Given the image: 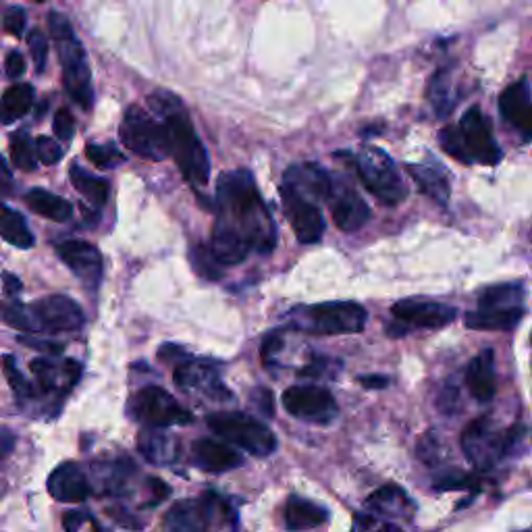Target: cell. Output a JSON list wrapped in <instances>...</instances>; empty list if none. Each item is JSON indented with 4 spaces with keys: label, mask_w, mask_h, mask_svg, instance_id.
<instances>
[{
    "label": "cell",
    "mask_w": 532,
    "mask_h": 532,
    "mask_svg": "<svg viewBox=\"0 0 532 532\" xmlns=\"http://www.w3.org/2000/svg\"><path fill=\"white\" fill-rule=\"evenodd\" d=\"M277 229L250 171L223 173L217 183V223L210 250L223 266L244 262L250 252L269 254Z\"/></svg>",
    "instance_id": "cell-1"
},
{
    "label": "cell",
    "mask_w": 532,
    "mask_h": 532,
    "mask_svg": "<svg viewBox=\"0 0 532 532\" xmlns=\"http://www.w3.org/2000/svg\"><path fill=\"white\" fill-rule=\"evenodd\" d=\"M148 104L158 117H163L171 154L179 171L196 190H202L210 177V161L185 106L169 92H154Z\"/></svg>",
    "instance_id": "cell-2"
},
{
    "label": "cell",
    "mask_w": 532,
    "mask_h": 532,
    "mask_svg": "<svg viewBox=\"0 0 532 532\" xmlns=\"http://www.w3.org/2000/svg\"><path fill=\"white\" fill-rule=\"evenodd\" d=\"M48 25H50V34L55 38V44L59 48V61L63 67V82L67 92L79 106H82V109H90L94 92H92V73L86 50L75 36L71 23L65 15L50 13Z\"/></svg>",
    "instance_id": "cell-3"
},
{
    "label": "cell",
    "mask_w": 532,
    "mask_h": 532,
    "mask_svg": "<svg viewBox=\"0 0 532 532\" xmlns=\"http://www.w3.org/2000/svg\"><path fill=\"white\" fill-rule=\"evenodd\" d=\"M356 173L364 188L387 206H397L408 198V188L391 156L375 146H364L352 156Z\"/></svg>",
    "instance_id": "cell-4"
},
{
    "label": "cell",
    "mask_w": 532,
    "mask_h": 532,
    "mask_svg": "<svg viewBox=\"0 0 532 532\" xmlns=\"http://www.w3.org/2000/svg\"><path fill=\"white\" fill-rule=\"evenodd\" d=\"M520 431V427L501 431L491 418H476L462 433V449L476 470H489L510 454Z\"/></svg>",
    "instance_id": "cell-5"
},
{
    "label": "cell",
    "mask_w": 532,
    "mask_h": 532,
    "mask_svg": "<svg viewBox=\"0 0 532 532\" xmlns=\"http://www.w3.org/2000/svg\"><path fill=\"white\" fill-rule=\"evenodd\" d=\"M208 429L221 439L242 447L256 458L271 456L277 449V437L260 420L239 412H217L206 418Z\"/></svg>",
    "instance_id": "cell-6"
},
{
    "label": "cell",
    "mask_w": 532,
    "mask_h": 532,
    "mask_svg": "<svg viewBox=\"0 0 532 532\" xmlns=\"http://www.w3.org/2000/svg\"><path fill=\"white\" fill-rule=\"evenodd\" d=\"M119 133L123 144L146 161L158 163L171 154L165 123L150 117L140 106H129L125 111Z\"/></svg>",
    "instance_id": "cell-7"
},
{
    "label": "cell",
    "mask_w": 532,
    "mask_h": 532,
    "mask_svg": "<svg viewBox=\"0 0 532 532\" xmlns=\"http://www.w3.org/2000/svg\"><path fill=\"white\" fill-rule=\"evenodd\" d=\"M300 329L312 335H354L366 327V310L356 302H325L304 308Z\"/></svg>",
    "instance_id": "cell-8"
},
{
    "label": "cell",
    "mask_w": 532,
    "mask_h": 532,
    "mask_svg": "<svg viewBox=\"0 0 532 532\" xmlns=\"http://www.w3.org/2000/svg\"><path fill=\"white\" fill-rule=\"evenodd\" d=\"M129 414L152 429L173 427V424L185 427V424L194 420V416L185 408H181L169 391L156 385L144 387L131 397Z\"/></svg>",
    "instance_id": "cell-9"
},
{
    "label": "cell",
    "mask_w": 532,
    "mask_h": 532,
    "mask_svg": "<svg viewBox=\"0 0 532 532\" xmlns=\"http://www.w3.org/2000/svg\"><path fill=\"white\" fill-rule=\"evenodd\" d=\"M283 406L287 414L312 424H329L339 412L331 391L316 385L289 387L283 393Z\"/></svg>",
    "instance_id": "cell-10"
},
{
    "label": "cell",
    "mask_w": 532,
    "mask_h": 532,
    "mask_svg": "<svg viewBox=\"0 0 532 532\" xmlns=\"http://www.w3.org/2000/svg\"><path fill=\"white\" fill-rule=\"evenodd\" d=\"M458 127L464 138L470 165L481 163L487 167H495L501 163L503 152L493 138V129H491L489 119L483 115V111L478 109V106H472V109L466 111Z\"/></svg>",
    "instance_id": "cell-11"
},
{
    "label": "cell",
    "mask_w": 532,
    "mask_h": 532,
    "mask_svg": "<svg viewBox=\"0 0 532 532\" xmlns=\"http://www.w3.org/2000/svg\"><path fill=\"white\" fill-rule=\"evenodd\" d=\"M281 200L285 215L294 227V233L298 237L300 244H316L321 242V237L325 233V219L321 208L316 206V202L304 198L296 190H291L289 185L281 183Z\"/></svg>",
    "instance_id": "cell-12"
},
{
    "label": "cell",
    "mask_w": 532,
    "mask_h": 532,
    "mask_svg": "<svg viewBox=\"0 0 532 532\" xmlns=\"http://www.w3.org/2000/svg\"><path fill=\"white\" fill-rule=\"evenodd\" d=\"M391 314L397 318L399 323H404L408 327H418V329H443L456 321V308L447 306L441 302L433 300H422V298H408L399 300L393 304Z\"/></svg>",
    "instance_id": "cell-13"
},
{
    "label": "cell",
    "mask_w": 532,
    "mask_h": 532,
    "mask_svg": "<svg viewBox=\"0 0 532 532\" xmlns=\"http://www.w3.org/2000/svg\"><path fill=\"white\" fill-rule=\"evenodd\" d=\"M36 318L38 331H52V333H67L82 329L86 323V316L73 300L67 296H48L38 300L30 306Z\"/></svg>",
    "instance_id": "cell-14"
},
{
    "label": "cell",
    "mask_w": 532,
    "mask_h": 532,
    "mask_svg": "<svg viewBox=\"0 0 532 532\" xmlns=\"http://www.w3.org/2000/svg\"><path fill=\"white\" fill-rule=\"evenodd\" d=\"M59 258L69 266V271L86 287L96 289L102 279V254L96 246L84 239H67L57 246Z\"/></svg>",
    "instance_id": "cell-15"
},
{
    "label": "cell",
    "mask_w": 532,
    "mask_h": 532,
    "mask_svg": "<svg viewBox=\"0 0 532 532\" xmlns=\"http://www.w3.org/2000/svg\"><path fill=\"white\" fill-rule=\"evenodd\" d=\"M327 200L331 206V215H333L335 225L345 233L358 231L370 221L368 204L354 188H350V185L333 181L331 194Z\"/></svg>",
    "instance_id": "cell-16"
},
{
    "label": "cell",
    "mask_w": 532,
    "mask_h": 532,
    "mask_svg": "<svg viewBox=\"0 0 532 532\" xmlns=\"http://www.w3.org/2000/svg\"><path fill=\"white\" fill-rule=\"evenodd\" d=\"M175 383L185 389V391H194V393H204L210 399H217V402H223V399H231L229 389L221 383L217 370L212 368L206 362H196V360H185L177 364L175 368Z\"/></svg>",
    "instance_id": "cell-17"
},
{
    "label": "cell",
    "mask_w": 532,
    "mask_h": 532,
    "mask_svg": "<svg viewBox=\"0 0 532 532\" xmlns=\"http://www.w3.org/2000/svg\"><path fill=\"white\" fill-rule=\"evenodd\" d=\"M48 491L61 503H82L90 495V483L84 470L73 462H65L48 476Z\"/></svg>",
    "instance_id": "cell-18"
},
{
    "label": "cell",
    "mask_w": 532,
    "mask_h": 532,
    "mask_svg": "<svg viewBox=\"0 0 532 532\" xmlns=\"http://www.w3.org/2000/svg\"><path fill=\"white\" fill-rule=\"evenodd\" d=\"M212 495L200 501H179L165 516V532H206L210 522Z\"/></svg>",
    "instance_id": "cell-19"
},
{
    "label": "cell",
    "mask_w": 532,
    "mask_h": 532,
    "mask_svg": "<svg viewBox=\"0 0 532 532\" xmlns=\"http://www.w3.org/2000/svg\"><path fill=\"white\" fill-rule=\"evenodd\" d=\"M192 462L204 472L223 474L239 468L244 460L227 443L215 439H198L192 445Z\"/></svg>",
    "instance_id": "cell-20"
},
{
    "label": "cell",
    "mask_w": 532,
    "mask_h": 532,
    "mask_svg": "<svg viewBox=\"0 0 532 532\" xmlns=\"http://www.w3.org/2000/svg\"><path fill=\"white\" fill-rule=\"evenodd\" d=\"M42 391H69L82 375V364L75 360H63L61 364L50 358H38L30 364Z\"/></svg>",
    "instance_id": "cell-21"
},
{
    "label": "cell",
    "mask_w": 532,
    "mask_h": 532,
    "mask_svg": "<svg viewBox=\"0 0 532 532\" xmlns=\"http://www.w3.org/2000/svg\"><path fill=\"white\" fill-rule=\"evenodd\" d=\"M499 111L514 127L524 131L526 136H532V96L528 88V79L505 88L499 96Z\"/></svg>",
    "instance_id": "cell-22"
},
{
    "label": "cell",
    "mask_w": 532,
    "mask_h": 532,
    "mask_svg": "<svg viewBox=\"0 0 532 532\" xmlns=\"http://www.w3.org/2000/svg\"><path fill=\"white\" fill-rule=\"evenodd\" d=\"M283 183L289 185L291 190L302 194L304 198L316 202L329 198L333 179L318 165H294L287 169Z\"/></svg>",
    "instance_id": "cell-23"
},
{
    "label": "cell",
    "mask_w": 532,
    "mask_h": 532,
    "mask_svg": "<svg viewBox=\"0 0 532 532\" xmlns=\"http://www.w3.org/2000/svg\"><path fill=\"white\" fill-rule=\"evenodd\" d=\"M466 387L476 402H491L497 391L495 375V352L485 350L472 358L466 368Z\"/></svg>",
    "instance_id": "cell-24"
},
{
    "label": "cell",
    "mask_w": 532,
    "mask_h": 532,
    "mask_svg": "<svg viewBox=\"0 0 532 532\" xmlns=\"http://www.w3.org/2000/svg\"><path fill=\"white\" fill-rule=\"evenodd\" d=\"M408 173L416 181L422 194H427L439 206H445L451 196V185L445 169L439 163H424V165H406Z\"/></svg>",
    "instance_id": "cell-25"
},
{
    "label": "cell",
    "mask_w": 532,
    "mask_h": 532,
    "mask_svg": "<svg viewBox=\"0 0 532 532\" xmlns=\"http://www.w3.org/2000/svg\"><path fill=\"white\" fill-rule=\"evenodd\" d=\"M366 505L370 508V512H375V516L404 518V520H410L416 510V505L408 499L404 489H399L395 485H387L372 493L366 499Z\"/></svg>",
    "instance_id": "cell-26"
},
{
    "label": "cell",
    "mask_w": 532,
    "mask_h": 532,
    "mask_svg": "<svg viewBox=\"0 0 532 532\" xmlns=\"http://www.w3.org/2000/svg\"><path fill=\"white\" fill-rule=\"evenodd\" d=\"M524 316V308H478L468 312L464 323L476 331H510Z\"/></svg>",
    "instance_id": "cell-27"
},
{
    "label": "cell",
    "mask_w": 532,
    "mask_h": 532,
    "mask_svg": "<svg viewBox=\"0 0 532 532\" xmlns=\"http://www.w3.org/2000/svg\"><path fill=\"white\" fill-rule=\"evenodd\" d=\"M329 520V512L321 505H316L302 497H289L285 505V524L289 530L300 532L308 528H316Z\"/></svg>",
    "instance_id": "cell-28"
},
{
    "label": "cell",
    "mask_w": 532,
    "mask_h": 532,
    "mask_svg": "<svg viewBox=\"0 0 532 532\" xmlns=\"http://www.w3.org/2000/svg\"><path fill=\"white\" fill-rule=\"evenodd\" d=\"M25 204H28L36 215L48 219V221H55V223H65L71 219L73 215V206L57 196V194H50L46 190H30L28 194H25Z\"/></svg>",
    "instance_id": "cell-29"
},
{
    "label": "cell",
    "mask_w": 532,
    "mask_h": 532,
    "mask_svg": "<svg viewBox=\"0 0 532 532\" xmlns=\"http://www.w3.org/2000/svg\"><path fill=\"white\" fill-rule=\"evenodd\" d=\"M0 237L21 250L34 246V235L23 215L7 204H0Z\"/></svg>",
    "instance_id": "cell-30"
},
{
    "label": "cell",
    "mask_w": 532,
    "mask_h": 532,
    "mask_svg": "<svg viewBox=\"0 0 532 532\" xmlns=\"http://www.w3.org/2000/svg\"><path fill=\"white\" fill-rule=\"evenodd\" d=\"M34 104V88L30 84H15L11 86L3 100H0V123H15Z\"/></svg>",
    "instance_id": "cell-31"
},
{
    "label": "cell",
    "mask_w": 532,
    "mask_h": 532,
    "mask_svg": "<svg viewBox=\"0 0 532 532\" xmlns=\"http://www.w3.org/2000/svg\"><path fill=\"white\" fill-rule=\"evenodd\" d=\"M524 285L522 283H499L483 289L478 296V308H522Z\"/></svg>",
    "instance_id": "cell-32"
},
{
    "label": "cell",
    "mask_w": 532,
    "mask_h": 532,
    "mask_svg": "<svg viewBox=\"0 0 532 532\" xmlns=\"http://www.w3.org/2000/svg\"><path fill=\"white\" fill-rule=\"evenodd\" d=\"M71 183H73V188L94 206H104L106 200H109V192H111L109 181L86 173L82 167H77V165L71 167Z\"/></svg>",
    "instance_id": "cell-33"
},
{
    "label": "cell",
    "mask_w": 532,
    "mask_h": 532,
    "mask_svg": "<svg viewBox=\"0 0 532 532\" xmlns=\"http://www.w3.org/2000/svg\"><path fill=\"white\" fill-rule=\"evenodd\" d=\"M451 92H454V79H451V71L443 67L431 79V102L437 106L439 115L454 111L456 100H451Z\"/></svg>",
    "instance_id": "cell-34"
},
{
    "label": "cell",
    "mask_w": 532,
    "mask_h": 532,
    "mask_svg": "<svg viewBox=\"0 0 532 532\" xmlns=\"http://www.w3.org/2000/svg\"><path fill=\"white\" fill-rule=\"evenodd\" d=\"M0 318H3L9 327H15L19 331L38 333V325H36V318L32 314V308L23 306L17 300H7V302L0 304Z\"/></svg>",
    "instance_id": "cell-35"
},
{
    "label": "cell",
    "mask_w": 532,
    "mask_h": 532,
    "mask_svg": "<svg viewBox=\"0 0 532 532\" xmlns=\"http://www.w3.org/2000/svg\"><path fill=\"white\" fill-rule=\"evenodd\" d=\"M11 158L13 165L21 171H34L38 156H36V142H32L28 131H15L11 138Z\"/></svg>",
    "instance_id": "cell-36"
},
{
    "label": "cell",
    "mask_w": 532,
    "mask_h": 532,
    "mask_svg": "<svg viewBox=\"0 0 532 532\" xmlns=\"http://www.w3.org/2000/svg\"><path fill=\"white\" fill-rule=\"evenodd\" d=\"M171 439L148 429L140 435V451L152 464H167L171 456Z\"/></svg>",
    "instance_id": "cell-37"
},
{
    "label": "cell",
    "mask_w": 532,
    "mask_h": 532,
    "mask_svg": "<svg viewBox=\"0 0 532 532\" xmlns=\"http://www.w3.org/2000/svg\"><path fill=\"white\" fill-rule=\"evenodd\" d=\"M439 144H441L445 154H449L451 158H456V161H460L464 165H470V158H468V152L464 146L460 127H451V125L443 127L439 133Z\"/></svg>",
    "instance_id": "cell-38"
},
{
    "label": "cell",
    "mask_w": 532,
    "mask_h": 532,
    "mask_svg": "<svg viewBox=\"0 0 532 532\" xmlns=\"http://www.w3.org/2000/svg\"><path fill=\"white\" fill-rule=\"evenodd\" d=\"M192 266L200 277H206L212 281H217L221 277V271H223V264L215 258L212 250L202 248V246H196L192 250Z\"/></svg>",
    "instance_id": "cell-39"
},
{
    "label": "cell",
    "mask_w": 532,
    "mask_h": 532,
    "mask_svg": "<svg viewBox=\"0 0 532 532\" xmlns=\"http://www.w3.org/2000/svg\"><path fill=\"white\" fill-rule=\"evenodd\" d=\"M0 364H3V370H5V375H7V381H9L11 389L15 391V397H17V399H21V402H23V399H32V397L36 395L32 383L21 375V370L17 368L13 356H3V360H0Z\"/></svg>",
    "instance_id": "cell-40"
},
{
    "label": "cell",
    "mask_w": 532,
    "mask_h": 532,
    "mask_svg": "<svg viewBox=\"0 0 532 532\" xmlns=\"http://www.w3.org/2000/svg\"><path fill=\"white\" fill-rule=\"evenodd\" d=\"M86 156L100 169H113L115 165H119L123 161V154L113 144H104V146L88 144Z\"/></svg>",
    "instance_id": "cell-41"
},
{
    "label": "cell",
    "mask_w": 532,
    "mask_h": 532,
    "mask_svg": "<svg viewBox=\"0 0 532 532\" xmlns=\"http://www.w3.org/2000/svg\"><path fill=\"white\" fill-rule=\"evenodd\" d=\"M352 532H404L397 524L383 520L381 516L375 514H358L354 518V528Z\"/></svg>",
    "instance_id": "cell-42"
},
{
    "label": "cell",
    "mask_w": 532,
    "mask_h": 532,
    "mask_svg": "<svg viewBox=\"0 0 532 532\" xmlns=\"http://www.w3.org/2000/svg\"><path fill=\"white\" fill-rule=\"evenodd\" d=\"M474 478L470 474H466L464 470L454 468L451 472H443L439 481L435 483V489L439 491H454V489H470L474 487Z\"/></svg>",
    "instance_id": "cell-43"
},
{
    "label": "cell",
    "mask_w": 532,
    "mask_h": 532,
    "mask_svg": "<svg viewBox=\"0 0 532 532\" xmlns=\"http://www.w3.org/2000/svg\"><path fill=\"white\" fill-rule=\"evenodd\" d=\"M36 156L42 165H57L63 158V148L57 140L42 136L36 140Z\"/></svg>",
    "instance_id": "cell-44"
},
{
    "label": "cell",
    "mask_w": 532,
    "mask_h": 532,
    "mask_svg": "<svg viewBox=\"0 0 532 532\" xmlns=\"http://www.w3.org/2000/svg\"><path fill=\"white\" fill-rule=\"evenodd\" d=\"M441 443L439 439L435 437V433H429V435H424L418 443V449H416V454L418 458L427 464V466H437L441 462V451H439Z\"/></svg>",
    "instance_id": "cell-45"
},
{
    "label": "cell",
    "mask_w": 532,
    "mask_h": 532,
    "mask_svg": "<svg viewBox=\"0 0 532 532\" xmlns=\"http://www.w3.org/2000/svg\"><path fill=\"white\" fill-rule=\"evenodd\" d=\"M65 532H106L98 526V522L94 518H90L88 514H79V512H71L65 516Z\"/></svg>",
    "instance_id": "cell-46"
},
{
    "label": "cell",
    "mask_w": 532,
    "mask_h": 532,
    "mask_svg": "<svg viewBox=\"0 0 532 532\" xmlns=\"http://www.w3.org/2000/svg\"><path fill=\"white\" fill-rule=\"evenodd\" d=\"M28 44L32 50V57L36 63V69L42 71L46 67V57H48V40L46 34H42V30H32L28 36Z\"/></svg>",
    "instance_id": "cell-47"
},
{
    "label": "cell",
    "mask_w": 532,
    "mask_h": 532,
    "mask_svg": "<svg viewBox=\"0 0 532 532\" xmlns=\"http://www.w3.org/2000/svg\"><path fill=\"white\" fill-rule=\"evenodd\" d=\"M21 343L28 345V348L42 352L44 356H52V358H59L65 350V345L59 341H48V339H38V337H30V335H23Z\"/></svg>",
    "instance_id": "cell-48"
},
{
    "label": "cell",
    "mask_w": 532,
    "mask_h": 532,
    "mask_svg": "<svg viewBox=\"0 0 532 532\" xmlns=\"http://www.w3.org/2000/svg\"><path fill=\"white\" fill-rule=\"evenodd\" d=\"M55 133H57V138L63 140V142H71L73 138V133H75V121L71 117V113L67 109H61L55 117Z\"/></svg>",
    "instance_id": "cell-49"
},
{
    "label": "cell",
    "mask_w": 532,
    "mask_h": 532,
    "mask_svg": "<svg viewBox=\"0 0 532 532\" xmlns=\"http://www.w3.org/2000/svg\"><path fill=\"white\" fill-rule=\"evenodd\" d=\"M5 30L9 34H13L15 38H21L23 30H25V11L19 7H11L5 13Z\"/></svg>",
    "instance_id": "cell-50"
},
{
    "label": "cell",
    "mask_w": 532,
    "mask_h": 532,
    "mask_svg": "<svg viewBox=\"0 0 532 532\" xmlns=\"http://www.w3.org/2000/svg\"><path fill=\"white\" fill-rule=\"evenodd\" d=\"M283 348V337L281 333H271L269 337H266L262 341V350H260V356H262V362L269 364Z\"/></svg>",
    "instance_id": "cell-51"
},
{
    "label": "cell",
    "mask_w": 532,
    "mask_h": 532,
    "mask_svg": "<svg viewBox=\"0 0 532 532\" xmlns=\"http://www.w3.org/2000/svg\"><path fill=\"white\" fill-rule=\"evenodd\" d=\"M25 71V61L21 57V52H11V55L7 57V75L11 79H19Z\"/></svg>",
    "instance_id": "cell-52"
},
{
    "label": "cell",
    "mask_w": 532,
    "mask_h": 532,
    "mask_svg": "<svg viewBox=\"0 0 532 532\" xmlns=\"http://www.w3.org/2000/svg\"><path fill=\"white\" fill-rule=\"evenodd\" d=\"M358 383L366 389H383L389 385V381L383 375H366V377H360Z\"/></svg>",
    "instance_id": "cell-53"
},
{
    "label": "cell",
    "mask_w": 532,
    "mask_h": 532,
    "mask_svg": "<svg viewBox=\"0 0 532 532\" xmlns=\"http://www.w3.org/2000/svg\"><path fill=\"white\" fill-rule=\"evenodd\" d=\"M11 185H13V175L9 171V165L5 163V158L0 156V192L11 190Z\"/></svg>",
    "instance_id": "cell-54"
},
{
    "label": "cell",
    "mask_w": 532,
    "mask_h": 532,
    "mask_svg": "<svg viewBox=\"0 0 532 532\" xmlns=\"http://www.w3.org/2000/svg\"><path fill=\"white\" fill-rule=\"evenodd\" d=\"M15 445V437L11 433H0V462H3Z\"/></svg>",
    "instance_id": "cell-55"
},
{
    "label": "cell",
    "mask_w": 532,
    "mask_h": 532,
    "mask_svg": "<svg viewBox=\"0 0 532 532\" xmlns=\"http://www.w3.org/2000/svg\"><path fill=\"white\" fill-rule=\"evenodd\" d=\"M34 3H42V0H34Z\"/></svg>",
    "instance_id": "cell-56"
},
{
    "label": "cell",
    "mask_w": 532,
    "mask_h": 532,
    "mask_svg": "<svg viewBox=\"0 0 532 532\" xmlns=\"http://www.w3.org/2000/svg\"><path fill=\"white\" fill-rule=\"evenodd\" d=\"M530 345H532V333H530Z\"/></svg>",
    "instance_id": "cell-57"
}]
</instances>
